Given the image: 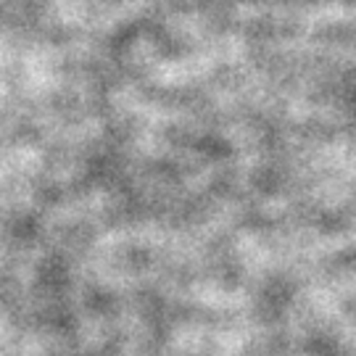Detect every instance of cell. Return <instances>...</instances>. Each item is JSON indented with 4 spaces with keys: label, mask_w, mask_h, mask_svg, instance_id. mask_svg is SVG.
<instances>
[]
</instances>
